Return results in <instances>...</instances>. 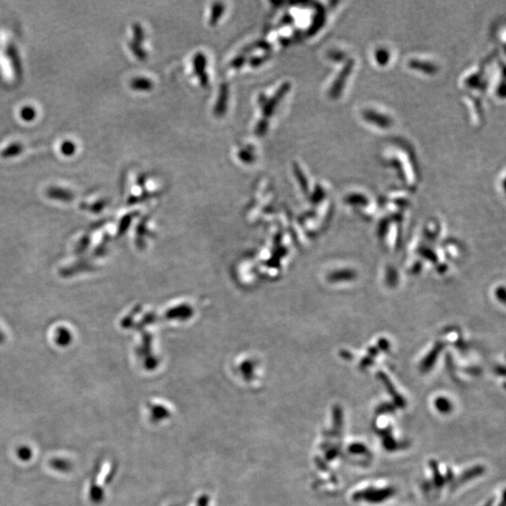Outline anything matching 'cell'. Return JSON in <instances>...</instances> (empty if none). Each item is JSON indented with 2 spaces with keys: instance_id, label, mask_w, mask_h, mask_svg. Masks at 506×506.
<instances>
[{
  "instance_id": "cell-1",
  "label": "cell",
  "mask_w": 506,
  "mask_h": 506,
  "mask_svg": "<svg viewBox=\"0 0 506 506\" xmlns=\"http://www.w3.org/2000/svg\"><path fill=\"white\" fill-rule=\"evenodd\" d=\"M154 406L153 408H150V413H148V419L150 423L154 426H163L168 424L175 415L173 413V409L171 407H168L164 404H161V406Z\"/></svg>"
},
{
  "instance_id": "cell-2",
  "label": "cell",
  "mask_w": 506,
  "mask_h": 506,
  "mask_svg": "<svg viewBox=\"0 0 506 506\" xmlns=\"http://www.w3.org/2000/svg\"><path fill=\"white\" fill-rule=\"evenodd\" d=\"M290 88V84L285 83L282 86H280V88L276 91L275 97H273L272 99L266 101L265 104H264V108H263V112H264V116L267 119L268 117H270L271 115H273L274 113V110L276 107V105L278 104V102L280 101V99H282V97L287 93L288 90Z\"/></svg>"
},
{
  "instance_id": "cell-3",
  "label": "cell",
  "mask_w": 506,
  "mask_h": 506,
  "mask_svg": "<svg viewBox=\"0 0 506 506\" xmlns=\"http://www.w3.org/2000/svg\"><path fill=\"white\" fill-rule=\"evenodd\" d=\"M394 492V490L392 488H388V489H382V490H373V489H369V490H366V491H363L361 493H358L356 495V499L359 500V499H365L367 501L369 502H381L387 498H389L390 496H392Z\"/></svg>"
},
{
  "instance_id": "cell-4",
  "label": "cell",
  "mask_w": 506,
  "mask_h": 506,
  "mask_svg": "<svg viewBox=\"0 0 506 506\" xmlns=\"http://www.w3.org/2000/svg\"><path fill=\"white\" fill-rule=\"evenodd\" d=\"M193 65L195 72L201 80V84L204 86H207L208 84V77L206 74V66H207V58L204 54L198 53L193 59Z\"/></svg>"
},
{
  "instance_id": "cell-5",
  "label": "cell",
  "mask_w": 506,
  "mask_h": 506,
  "mask_svg": "<svg viewBox=\"0 0 506 506\" xmlns=\"http://www.w3.org/2000/svg\"><path fill=\"white\" fill-rule=\"evenodd\" d=\"M228 93H229V90H228L227 84H223L220 86L219 100L217 102V105L214 110L215 115H218V116L224 115V113L226 111V107H227V102H228Z\"/></svg>"
},
{
  "instance_id": "cell-6",
  "label": "cell",
  "mask_w": 506,
  "mask_h": 506,
  "mask_svg": "<svg viewBox=\"0 0 506 506\" xmlns=\"http://www.w3.org/2000/svg\"><path fill=\"white\" fill-rule=\"evenodd\" d=\"M365 116L370 122H372L375 125H378V126H388L391 124V121L387 116L380 115V114H376V112L371 111V110L366 112Z\"/></svg>"
},
{
  "instance_id": "cell-7",
  "label": "cell",
  "mask_w": 506,
  "mask_h": 506,
  "mask_svg": "<svg viewBox=\"0 0 506 506\" xmlns=\"http://www.w3.org/2000/svg\"><path fill=\"white\" fill-rule=\"evenodd\" d=\"M132 87L139 90H150L153 87V84L151 81L146 78H137L132 82Z\"/></svg>"
},
{
  "instance_id": "cell-8",
  "label": "cell",
  "mask_w": 506,
  "mask_h": 506,
  "mask_svg": "<svg viewBox=\"0 0 506 506\" xmlns=\"http://www.w3.org/2000/svg\"><path fill=\"white\" fill-rule=\"evenodd\" d=\"M224 11V5L223 4H220V3H216L213 5V8H212V12H211V18H210V23L213 25V24H216L217 22L219 21L222 12Z\"/></svg>"
},
{
  "instance_id": "cell-9",
  "label": "cell",
  "mask_w": 506,
  "mask_h": 506,
  "mask_svg": "<svg viewBox=\"0 0 506 506\" xmlns=\"http://www.w3.org/2000/svg\"><path fill=\"white\" fill-rule=\"evenodd\" d=\"M411 66L414 67V69H419V70H422L424 72H428V73H432L435 71V67L429 63H422L419 61H414V63L411 64Z\"/></svg>"
},
{
  "instance_id": "cell-10",
  "label": "cell",
  "mask_w": 506,
  "mask_h": 506,
  "mask_svg": "<svg viewBox=\"0 0 506 506\" xmlns=\"http://www.w3.org/2000/svg\"><path fill=\"white\" fill-rule=\"evenodd\" d=\"M436 408L443 414H447L451 410V403L445 399H438L435 402Z\"/></svg>"
},
{
  "instance_id": "cell-11",
  "label": "cell",
  "mask_w": 506,
  "mask_h": 506,
  "mask_svg": "<svg viewBox=\"0 0 506 506\" xmlns=\"http://www.w3.org/2000/svg\"><path fill=\"white\" fill-rule=\"evenodd\" d=\"M193 506H212V500L210 495L202 494L198 496Z\"/></svg>"
},
{
  "instance_id": "cell-12",
  "label": "cell",
  "mask_w": 506,
  "mask_h": 506,
  "mask_svg": "<svg viewBox=\"0 0 506 506\" xmlns=\"http://www.w3.org/2000/svg\"><path fill=\"white\" fill-rule=\"evenodd\" d=\"M267 128H268V121H267V119H263L257 125L256 134L258 136H263L265 132L267 131Z\"/></svg>"
},
{
  "instance_id": "cell-13",
  "label": "cell",
  "mask_w": 506,
  "mask_h": 506,
  "mask_svg": "<svg viewBox=\"0 0 506 506\" xmlns=\"http://www.w3.org/2000/svg\"><path fill=\"white\" fill-rule=\"evenodd\" d=\"M238 156H239V159L244 162H252L254 160L253 152L248 151L247 149L242 150L241 152L238 154Z\"/></svg>"
},
{
  "instance_id": "cell-14",
  "label": "cell",
  "mask_w": 506,
  "mask_h": 506,
  "mask_svg": "<svg viewBox=\"0 0 506 506\" xmlns=\"http://www.w3.org/2000/svg\"><path fill=\"white\" fill-rule=\"evenodd\" d=\"M350 451H351L352 453H355V454H361V453H364V452L366 451V448H365V446H363L362 444L357 443V444H353V445L351 446Z\"/></svg>"
},
{
  "instance_id": "cell-15",
  "label": "cell",
  "mask_w": 506,
  "mask_h": 506,
  "mask_svg": "<svg viewBox=\"0 0 506 506\" xmlns=\"http://www.w3.org/2000/svg\"><path fill=\"white\" fill-rule=\"evenodd\" d=\"M377 60L378 61H381V59L383 58V62H386L388 60V54L386 51L384 50H380L377 52Z\"/></svg>"
},
{
  "instance_id": "cell-16",
  "label": "cell",
  "mask_w": 506,
  "mask_h": 506,
  "mask_svg": "<svg viewBox=\"0 0 506 506\" xmlns=\"http://www.w3.org/2000/svg\"><path fill=\"white\" fill-rule=\"evenodd\" d=\"M244 62H245V58H235V59L232 61V66H234V67H236V68H238V67H240V66H241L242 64H243Z\"/></svg>"
}]
</instances>
